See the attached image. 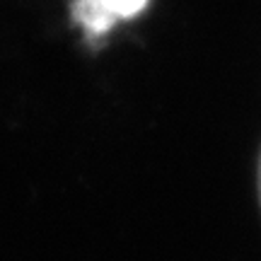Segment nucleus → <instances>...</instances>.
Returning <instances> with one entry per match:
<instances>
[{
  "label": "nucleus",
  "mask_w": 261,
  "mask_h": 261,
  "mask_svg": "<svg viewBox=\"0 0 261 261\" xmlns=\"http://www.w3.org/2000/svg\"><path fill=\"white\" fill-rule=\"evenodd\" d=\"M259 198H261V160H259Z\"/></svg>",
  "instance_id": "f03ea898"
},
{
  "label": "nucleus",
  "mask_w": 261,
  "mask_h": 261,
  "mask_svg": "<svg viewBox=\"0 0 261 261\" xmlns=\"http://www.w3.org/2000/svg\"><path fill=\"white\" fill-rule=\"evenodd\" d=\"M148 0H75L73 19L87 32L90 39L104 37L119 19L136 17Z\"/></svg>",
  "instance_id": "f257e3e1"
}]
</instances>
